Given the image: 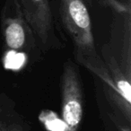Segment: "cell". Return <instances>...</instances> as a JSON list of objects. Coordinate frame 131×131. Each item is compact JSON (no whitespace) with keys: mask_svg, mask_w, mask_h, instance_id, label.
<instances>
[{"mask_svg":"<svg viewBox=\"0 0 131 131\" xmlns=\"http://www.w3.org/2000/svg\"><path fill=\"white\" fill-rule=\"evenodd\" d=\"M127 2H128V3H130V0H127Z\"/></svg>","mask_w":131,"mask_h":131,"instance_id":"obj_8","label":"cell"},{"mask_svg":"<svg viewBox=\"0 0 131 131\" xmlns=\"http://www.w3.org/2000/svg\"><path fill=\"white\" fill-rule=\"evenodd\" d=\"M60 15L73 43L75 61L91 72L100 82L104 96H109L111 81L95 47L91 17L84 0H60Z\"/></svg>","mask_w":131,"mask_h":131,"instance_id":"obj_2","label":"cell"},{"mask_svg":"<svg viewBox=\"0 0 131 131\" xmlns=\"http://www.w3.org/2000/svg\"><path fill=\"white\" fill-rule=\"evenodd\" d=\"M0 131H31L26 118L17 111L16 103L0 93Z\"/></svg>","mask_w":131,"mask_h":131,"instance_id":"obj_7","label":"cell"},{"mask_svg":"<svg viewBox=\"0 0 131 131\" xmlns=\"http://www.w3.org/2000/svg\"><path fill=\"white\" fill-rule=\"evenodd\" d=\"M61 131H79L84 116V87L77 65L66 60L60 77Z\"/></svg>","mask_w":131,"mask_h":131,"instance_id":"obj_4","label":"cell"},{"mask_svg":"<svg viewBox=\"0 0 131 131\" xmlns=\"http://www.w3.org/2000/svg\"><path fill=\"white\" fill-rule=\"evenodd\" d=\"M94 92L99 116L105 131H131V122L110 105L96 78L94 79Z\"/></svg>","mask_w":131,"mask_h":131,"instance_id":"obj_6","label":"cell"},{"mask_svg":"<svg viewBox=\"0 0 131 131\" xmlns=\"http://www.w3.org/2000/svg\"><path fill=\"white\" fill-rule=\"evenodd\" d=\"M24 17L36 37L41 52L62 47L56 34L49 0H18Z\"/></svg>","mask_w":131,"mask_h":131,"instance_id":"obj_5","label":"cell"},{"mask_svg":"<svg viewBox=\"0 0 131 131\" xmlns=\"http://www.w3.org/2000/svg\"><path fill=\"white\" fill-rule=\"evenodd\" d=\"M114 13L110 39L99 52L111 81L109 104L131 122V11L130 3L104 0ZM104 95V94H103Z\"/></svg>","mask_w":131,"mask_h":131,"instance_id":"obj_1","label":"cell"},{"mask_svg":"<svg viewBox=\"0 0 131 131\" xmlns=\"http://www.w3.org/2000/svg\"><path fill=\"white\" fill-rule=\"evenodd\" d=\"M0 24L6 48L37 58L41 51L18 0H5L0 15Z\"/></svg>","mask_w":131,"mask_h":131,"instance_id":"obj_3","label":"cell"}]
</instances>
